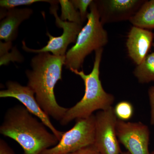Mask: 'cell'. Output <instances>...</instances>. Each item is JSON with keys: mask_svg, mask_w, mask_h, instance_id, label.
<instances>
[{"mask_svg": "<svg viewBox=\"0 0 154 154\" xmlns=\"http://www.w3.org/2000/svg\"><path fill=\"white\" fill-rule=\"evenodd\" d=\"M48 129L23 105H19L6 111L0 133L17 142L24 154H41L59 142L55 135Z\"/></svg>", "mask_w": 154, "mask_h": 154, "instance_id": "6da1fadb", "label": "cell"}, {"mask_svg": "<svg viewBox=\"0 0 154 154\" xmlns=\"http://www.w3.org/2000/svg\"><path fill=\"white\" fill-rule=\"evenodd\" d=\"M65 58V56H57L49 52L39 53L31 60L32 69L26 71L27 86L34 92L42 109L49 117L59 122L68 108L58 104L54 89L58 81L62 79Z\"/></svg>", "mask_w": 154, "mask_h": 154, "instance_id": "7a4b0ae2", "label": "cell"}, {"mask_svg": "<svg viewBox=\"0 0 154 154\" xmlns=\"http://www.w3.org/2000/svg\"><path fill=\"white\" fill-rule=\"evenodd\" d=\"M95 51L94 66L90 74H86L82 70H70L82 78L85 90L82 99L74 106L68 109L63 118L60 122L63 126H65L74 119L88 118L96 110H107L112 107L114 102L115 97L104 90L99 78L103 48Z\"/></svg>", "mask_w": 154, "mask_h": 154, "instance_id": "3957f363", "label": "cell"}, {"mask_svg": "<svg viewBox=\"0 0 154 154\" xmlns=\"http://www.w3.org/2000/svg\"><path fill=\"white\" fill-rule=\"evenodd\" d=\"M89 9L88 22L79 33L75 45L66 54L64 65L70 70H79L87 56L94 51L103 48L108 42V34L100 21L95 1Z\"/></svg>", "mask_w": 154, "mask_h": 154, "instance_id": "277c9868", "label": "cell"}, {"mask_svg": "<svg viewBox=\"0 0 154 154\" xmlns=\"http://www.w3.org/2000/svg\"><path fill=\"white\" fill-rule=\"evenodd\" d=\"M74 126L64 132L56 145L41 154H68L85 147L94 145L95 135V115L77 119Z\"/></svg>", "mask_w": 154, "mask_h": 154, "instance_id": "5b68a950", "label": "cell"}, {"mask_svg": "<svg viewBox=\"0 0 154 154\" xmlns=\"http://www.w3.org/2000/svg\"><path fill=\"white\" fill-rule=\"evenodd\" d=\"M59 1H53L51 3L50 13L55 18L56 25L62 28L63 32L59 36H53L48 32L46 35L49 37L47 45L40 49H33L26 46L25 42H22V48L27 52L38 54L42 52H51L57 56H64L66 54L68 46L72 43H75L77 37L82 28V25L75 22L63 21L57 14Z\"/></svg>", "mask_w": 154, "mask_h": 154, "instance_id": "8992f818", "label": "cell"}, {"mask_svg": "<svg viewBox=\"0 0 154 154\" xmlns=\"http://www.w3.org/2000/svg\"><path fill=\"white\" fill-rule=\"evenodd\" d=\"M117 118L111 107L95 115L94 146L100 154H121L116 132Z\"/></svg>", "mask_w": 154, "mask_h": 154, "instance_id": "52a82bcc", "label": "cell"}, {"mask_svg": "<svg viewBox=\"0 0 154 154\" xmlns=\"http://www.w3.org/2000/svg\"><path fill=\"white\" fill-rule=\"evenodd\" d=\"M7 89L0 91L2 98H12L21 102L32 115L44 123L54 134L59 141L63 134V131L57 129L51 121L49 116L42 109L36 101L35 94L28 86H24L17 82L8 81L6 83Z\"/></svg>", "mask_w": 154, "mask_h": 154, "instance_id": "ba28073f", "label": "cell"}, {"mask_svg": "<svg viewBox=\"0 0 154 154\" xmlns=\"http://www.w3.org/2000/svg\"><path fill=\"white\" fill-rule=\"evenodd\" d=\"M116 132L119 141L131 154H149L150 132L140 122H128L117 119Z\"/></svg>", "mask_w": 154, "mask_h": 154, "instance_id": "9c48e42d", "label": "cell"}, {"mask_svg": "<svg viewBox=\"0 0 154 154\" xmlns=\"http://www.w3.org/2000/svg\"><path fill=\"white\" fill-rule=\"evenodd\" d=\"M102 25L129 20L138 11L143 0L95 1Z\"/></svg>", "mask_w": 154, "mask_h": 154, "instance_id": "30bf717a", "label": "cell"}, {"mask_svg": "<svg viewBox=\"0 0 154 154\" xmlns=\"http://www.w3.org/2000/svg\"><path fill=\"white\" fill-rule=\"evenodd\" d=\"M154 33L151 30L133 26L126 42L128 56L137 65L144 60L153 45Z\"/></svg>", "mask_w": 154, "mask_h": 154, "instance_id": "8fae6325", "label": "cell"}, {"mask_svg": "<svg viewBox=\"0 0 154 154\" xmlns=\"http://www.w3.org/2000/svg\"><path fill=\"white\" fill-rule=\"evenodd\" d=\"M1 11L0 38L6 42H12L17 38L18 28L23 21L33 14L32 9L28 8L5 9Z\"/></svg>", "mask_w": 154, "mask_h": 154, "instance_id": "7c38bea8", "label": "cell"}, {"mask_svg": "<svg viewBox=\"0 0 154 154\" xmlns=\"http://www.w3.org/2000/svg\"><path fill=\"white\" fill-rule=\"evenodd\" d=\"M129 21L133 26L149 30L154 29V0L145 1Z\"/></svg>", "mask_w": 154, "mask_h": 154, "instance_id": "4fadbf2b", "label": "cell"}, {"mask_svg": "<svg viewBox=\"0 0 154 154\" xmlns=\"http://www.w3.org/2000/svg\"><path fill=\"white\" fill-rule=\"evenodd\" d=\"M133 74L140 84L154 82V52L146 56L135 68Z\"/></svg>", "mask_w": 154, "mask_h": 154, "instance_id": "5bb4252c", "label": "cell"}, {"mask_svg": "<svg viewBox=\"0 0 154 154\" xmlns=\"http://www.w3.org/2000/svg\"><path fill=\"white\" fill-rule=\"evenodd\" d=\"M59 3L61 10L60 18L62 20L83 25L79 12L75 8L71 1L60 0Z\"/></svg>", "mask_w": 154, "mask_h": 154, "instance_id": "9a60e30c", "label": "cell"}, {"mask_svg": "<svg viewBox=\"0 0 154 154\" xmlns=\"http://www.w3.org/2000/svg\"><path fill=\"white\" fill-rule=\"evenodd\" d=\"M114 111L117 119L127 121L132 118L134 114V108L130 102L121 101L116 105Z\"/></svg>", "mask_w": 154, "mask_h": 154, "instance_id": "2e32d148", "label": "cell"}, {"mask_svg": "<svg viewBox=\"0 0 154 154\" xmlns=\"http://www.w3.org/2000/svg\"><path fill=\"white\" fill-rule=\"evenodd\" d=\"M52 2V1L47 0H1L0 6L2 8L9 9L14 8L18 6L30 5L39 2H45L50 4Z\"/></svg>", "mask_w": 154, "mask_h": 154, "instance_id": "e0dca14e", "label": "cell"}, {"mask_svg": "<svg viewBox=\"0 0 154 154\" xmlns=\"http://www.w3.org/2000/svg\"><path fill=\"white\" fill-rule=\"evenodd\" d=\"M93 2V0H72L71 2L73 5L76 9L79 10L81 19L83 23L88 19V7Z\"/></svg>", "mask_w": 154, "mask_h": 154, "instance_id": "ac0fdd59", "label": "cell"}, {"mask_svg": "<svg viewBox=\"0 0 154 154\" xmlns=\"http://www.w3.org/2000/svg\"><path fill=\"white\" fill-rule=\"evenodd\" d=\"M148 96L151 107L150 124L154 125V86H152L148 90Z\"/></svg>", "mask_w": 154, "mask_h": 154, "instance_id": "d6986e66", "label": "cell"}, {"mask_svg": "<svg viewBox=\"0 0 154 154\" xmlns=\"http://www.w3.org/2000/svg\"><path fill=\"white\" fill-rule=\"evenodd\" d=\"M68 154H100L94 145L85 147Z\"/></svg>", "mask_w": 154, "mask_h": 154, "instance_id": "ffe728a7", "label": "cell"}, {"mask_svg": "<svg viewBox=\"0 0 154 154\" xmlns=\"http://www.w3.org/2000/svg\"><path fill=\"white\" fill-rule=\"evenodd\" d=\"M0 154H15L4 140H0Z\"/></svg>", "mask_w": 154, "mask_h": 154, "instance_id": "44dd1931", "label": "cell"}, {"mask_svg": "<svg viewBox=\"0 0 154 154\" xmlns=\"http://www.w3.org/2000/svg\"><path fill=\"white\" fill-rule=\"evenodd\" d=\"M121 154H131L128 151L122 152Z\"/></svg>", "mask_w": 154, "mask_h": 154, "instance_id": "7402d4cb", "label": "cell"}, {"mask_svg": "<svg viewBox=\"0 0 154 154\" xmlns=\"http://www.w3.org/2000/svg\"><path fill=\"white\" fill-rule=\"evenodd\" d=\"M149 154H154V150L152 152H151Z\"/></svg>", "mask_w": 154, "mask_h": 154, "instance_id": "603a6c76", "label": "cell"}, {"mask_svg": "<svg viewBox=\"0 0 154 154\" xmlns=\"http://www.w3.org/2000/svg\"><path fill=\"white\" fill-rule=\"evenodd\" d=\"M153 45V46L154 49V42L153 43V45Z\"/></svg>", "mask_w": 154, "mask_h": 154, "instance_id": "cb8c5ba5", "label": "cell"}]
</instances>
